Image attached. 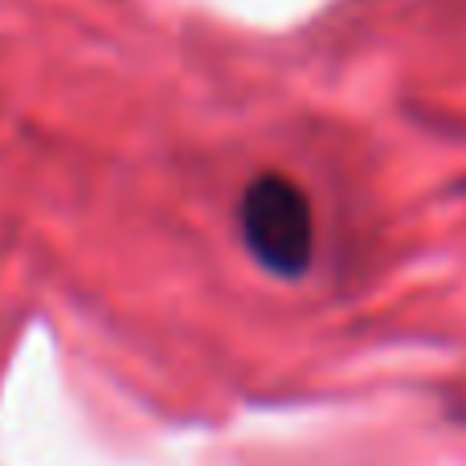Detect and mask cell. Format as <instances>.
Returning <instances> with one entry per match:
<instances>
[{
  "instance_id": "cell-1",
  "label": "cell",
  "mask_w": 466,
  "mask_h": 466,
  "mask_svg": "<svg viewBox=\"0 0 466 466\" xmlns=\"http://www.w3.org/2000/svg\"><path fill=\"white\" fill-rule=\"evenodd\" d=\"M241 241L274 279H303L315 262V218L307 193L282 172H262L241 193Z\"/></svg>"
}]
</instances>
